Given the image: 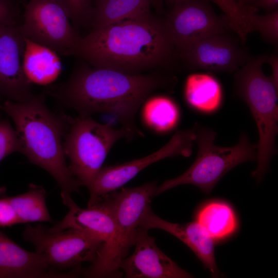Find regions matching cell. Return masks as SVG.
Segmentation results:
<instances>
[{"mask_svg": "<svg viewBox=\"0 0 278 278\" xmlns=\"http://www.w3.org/2000/svg\"><path fill=\"white\" fill-rule=\"evenodd\" d=\"M240 4L244 6H247V4L254 2L255 0H237Z\"/></svg>", "mask_w": 278, "mask_h": 278, "instance_id": "obj_31", "label": "cell"}, {"mask_svg": "<svg viewBox=\"0 0 278 278\" xmlns=\"http://www.w3.org/2000/svg\"><path fill=\"white\" fill-rule=\"evenodd\" d=\"M155 181L133 188H123L101 197L111 208L115 230L111 241L101 247L95 260L82 271L87 277H120L119 266L134 246L141 217L155 196Z\"/></svg>", "mask_w": 278, "mask_h": 278, "instance_id": "obj_4", "label": "cell"}, {"mask_svg": "<svg viewBox=\"0 0 278 278\" xmlns=\"http://www.w3.org/2000/svg\"><path fill=\"white\" fill-rule=\"evenodd\" d=\"M147 230L138 227L135 250L121 260L119 268L128 278H189L193 276L180 268L157 246Z\"/></svg>", "mask_w": 278, "mask_h": 278, "instance_id": "obj_14", "label": "cell"}, {"mask_svg": "<svg viewBox=\"0 0 278 278\" xmlns=\"http://www.w3.org/2000/svg\"><path fill=\"white\" fill-rule=\"evenodd\" d=\"M23 65L29 81L40 85L50 84L59 76L62 68L57 53L26 38Z\"/></svg>", "mask_w": 278, "mask_h": 278, "instance_id": "obj_18", "label": "cell"}, {"mask_svg": "<svg viewBox=\"0 0 278 278\" xmlns=\"http://www.w3.org/2000/svg\"><path fill=\"white\" fill-rule=\"evenodd\" d=\"M152 2V0H98L94 3L93 29L149 13Z\"/></svg>", "mask_w": 278, "mask_h": 278, "instance_id": "obj_20", "label": "cell"}, {"mask_svg": "<svg viewBox=\"0 0 278 278\" xmlns=\"http://www.w3.org/2000/svg\"><path fill=\"white\" fill-rule=\"evenodd\" d=\"M195 140L194 129L177 131L170 141L153 153L121 164L102 167L88 189L89 199L95 201L128 182L149 165L165 158L189 157Z\"/></svg>", "mask_w": 278, "mask_h": 278, "instance_id": "obj_11", "label": "cell"}, {"mask_svg": "<svg viewBox=\"0 0 278 278\" xmlns=\"http://www.w3.org/2000/svg\"><path fill=\"white\" fill-rule=\"evenodd\" d=\"M271 66L272 75L271 76L275 84L278 85V59L275 55L267 56L266 62Z\"/></svg>", "mask_w": 278, "mask_h": 278, "instance_id": "obj_30", "label": "cell"}, {"mask_svg": "<svg viewBox=\"0 0 278 278\" xmlns=\"http://www.w3.org/2000/svg\"><path fill=\"white\" fill-rule=\"evenodd\" d=\"M266 56L248 59L235 74V92L246 102L258 132L256 169L252 176L259 182L275 153L278 132L277 87L263 71Z\"/></svg>", "mask_w": 278, "mask_h": 278, "instance_id": "obj_5", "label": "cell"}, {"mask_svg": "<svg viewBox=\"0 0 278 278\" xmlns=\"http://www.w3.org/2000/svg\"><path fill=\"white\" fill-rule=\"evenodd\" d=\"M252 7L262 8L269 12L277 9L278 0H255Z\"/></svg>", "mask_w": 278, "mask_h": 278, "instance_id": "obj_29", "label": "cell"}, {"mask_svg": "<svg viewBox=\"0 0 278 278\" xmlns=\"http://www.w3.org/2000/svg\"><path fill=\"white\" fill-rule=\"evenodd\" d=\"M167 84V79L159 75L129 74L86 63L77 66L66 81L47 86L43 93L79 116L112 114L140 135L134 121L137 111L152 92Z\"/></svg>", "mask_w": 278, "mask_h": 278, "instance_id": "obj_1", "label": "cell"}, {"mask_svg": "<svg viewBox=\"0 0 278 278\" xmlns=\"http://www.w3.org/2000/svg\"><path fill=\"white\" fill-rule=\"evenodd\" d=\"M71 276L52 269L39 253L24 249L0 230V278Z\"/></svg>", "mask_w": 278, "mask_h": 278, "instance_id": "obj_16", "label": "cell"}, {"mask_svg": "<svg viewBox=\"0 0 278 278\" xmlns=\"http://www.w3.org/2000/svg\"><path fill=\"white\" fill-rule=\"evenodd\" d=\"M97 1H98V0H93V1L94 2V3H95V2H97Z\"/></svg>", "mask_w": 278, "mask_h": 278, "instance_id": "obj_34", "label": "cell"}, {"mask_svg": "<svg viewBox=\"0 0 278 278\" xmlns=\"http://www.w3.org/2000/svg\"><path fill=\"white\" fill-rule=\"evenodd\" d=\"M180 52L190 67L214 72H235L249 59L243 48L224 33L202 39Z\"/></svg>", "mask_w": 278, "mask_h": 278, "instance_id": "obj_13", "label": "cell"}, {"mask_svg": "<svg viewBox=\"0 0 278 278\" xmlns=\"http://www.w3.org/2000/svg\"><path fill=\"white\" fill-rule=\"evenodd\" d=\"M165 1L169 3H172L174 5L175 4L178 3L184 0H165Z\"/></svg>", "mask_w": 278, "mask_h": 278, "instance_id": "obj_32", "label": "cell"}, {"mask_svg": "<svg viewBox=\"0 0 278 278\" xmlns=\"http://www.w3.org/2000/svg\"><path fill=\"white\" fill-rule=\"evenodd\" d=\"M197 220L214 240L231 235L237 226L233 209L222 202H212L205 205L199 212Z\"/></svg>", "mask_w": 278, "mask_h": 278, "instance_id": "obj_23", "label": "cell"}, {"mask_svg": "<svg viewBox=\"0 0 278 278\" xmlns=\"http://www.w3.org/2000/svg\"><path fill=\"white\" fill-rule=\"evenodd\" d=\"M25 38L14 21L0 24V98L27 102L36 95L23 68Z\"/></svg>", "mask_w": 278, "mask_h": 278, "instance_id": "obj_12", "label": "cell"}, {"mask_svg": "<svg viewBox=\"0 0 278 278\" xmlns=\"http://www.w3.org/2000/svg\"><path fill=\"white\" fill-rule=\"evenodd\" d=\"M67 14L55 0H30L20 26L27 39L63 56H76L81 37Z\"/></svg>", "mask_w": 278, "mask_h": 278, "instance_id": "obj_9", "label": "cell"}, {"mask_svg": "<svg viewBox=\"0 0 278 278\" xmlns=\"http://www.w3.org/2000/svg\"><path fill=\"white\" fill-rule=\"evenodd\" d=\"M175 49L163 19L149 12L93 29L81 38L76 56L93 67L139 74L169 64Z\"/></svg>", "mask_w": 278, "mask_h": 278, "instance_id": "obj_2", "label": "cell"}, {"mask_svg": "<svg viewBox=\"0 0 278 278\" xmlns=\"http://www.w3.org/2000/svg\"><path fill=\"white\" fill-rule=\"evenodd\" d=\"M14 21L12 10L4 0H0V24Z\"/></svg>", "mask_w": 278, "mask_h": 278, "instance_id": "obj_28", "label": "cell"}, {"mask_svg": "<svg viewBox=\"0 0 278 278\" xmlns=\"http://www.w3.org/2000/svg\"><path fill=\"white\" fill-rule=\"evenodd\" d=\"M142 117L148 128L156 132L164 133L177 126L180 119V111L171 98L157 96L144 101Z\"/></svg>", "mask_w": 278, "mask_h": 278, "instance_id": "obj_21", "label": "cell"}, {"mask_svg": "<svg viewBox=\"0 0 278 278\" xmlns=\"http://www.w3.org/2000/svg\"><path fill=\"white\" fill-rule=\"evenodd\" d=\"M198 144L197 158L192 166L180 176L158 186L155 196L176 186L192 184L209 194L228 172L238 165L256 160L257 145L251 143L246 133L240 135L238 143L232 147L214 144L216 133L196 124L193 128Z\"/></svg>", "mask_w": 278, "mask_h": 278, "instance_id": "obj_6", "label": "cell"}, {"mask_svg": "<svg viewBox=\"0 0 278 278\" xmlns=\"http://www.w3.org/2000/svg\"><path fill=\"white\" fill-rule=\"evenodd\" d=\"M136 134L129 128L114 129L91 116L71 117L63 146L70 160L71 173L81 186L89 189L114 144L121 138L131 139Z\"/></svg>", "mask_w": 278, "mask_h": 278, "instance_id": "obj_7", "label": "cell"}, {"mask_svg": "<svg viewBox=\"0 0 278 278\" xmlns=\"http://www.w3.org/2000/svg\"><path fill=\"white\" fill-rule=\"evenodd\" d=\"M16 152L22 153V146L17 132L7 119H0V162Z\"/></svg>", "mask_w": 278, "mask_h": 278, "instance_id": "obj_26", "label": "cell"}, {"mask_svg": "<svg viewBox=\"0 0 278 278\" xmlns=\"http://www.w3.org/2000/svg\"><path fill=\"white\" fill-rule=\"evenodd\" d=\"M64 9L70 20L77 24L92 21L93 0H55Z\"/></svg>", "mask_w": 278, "mask_h": 278, "instance_id": "obj_25", "label": "cell"}, {"mask_svg": "<svg viewBox=\"0 0 278 278\" xmlns=\"http://www.w3.org/2000/svg\"><path fill=\"white\" fill-rule=\"evenodd\" d=\"M255 11H250L247 15L252 31H258L267 42L276 45L278 42V10L259 15Z\"/></svg>", "mask_w": 278, "mask_h": 278, "instance_id": "obj_24", "label": "cell"}, {"mask_svg": "<svg viewBox=\"0 0 278 278\" xmlns=\"http://www.w3.org/2000/svg\"><path fill=\"white\" fill-rule=\"evenodd\" d=\"M23 237L34 246L50 268L60 272L80 268L84 262L92 263L103 244L98 236L84 230H55L41 224L27 225Z\"/></svg>", "mask_w": 278, "mask_h": 278, "instance_id": "obj_8", "label": "cell"}, {"mask_svg": "<svg viewBox=\"0 0 278 278\" xmlns=\"http://www.w3.org/2000/svg\"><path fill=\"white\" fill-rule=\"evenodd\" d=\"M46 193L41 185L31 183L28 190L21 194L6 197L12 206L20 223L53 222L46 203Z\"/></svg>", "mask_w": 278, "mask_h": 278, "instance_id": "obj_22", "label": "cell"}, {"mask_svg": "<svg viewBox=\"0 0 278 278\" xmlns=\"http://www.w3.org/2000/svg\"><path fill=\"white\" fill-rule=\"evenodd\" d=\"M163 20L172 43L179 51L202 39L231 29L227 18L216 14L205 0L175 4Z\"/></svg>", "mask_w": 278, "mask_h": 278, "instance_id": "obj_10", "label": "cell"}, {"mask_svg": "<svg viewBox=\"0 0 278 278\" xmlns=\"http://www.w3.org/2000/svg\"><path fill=\"white\" fill-rule=\"evenodd\" d=\"M5 188L0 187V227H10L19 223L17 215L6 197Z\"/></svg>", "mask_w": 278, "mask_h": 278, "instance_id": "obj_27", "label": "cell"}, {"mask_svg": "<svg viewBox=\"0 0 278 278\" xmlns=\"http://www.w3.org/2000/svg\"><path fill=\"white\" fill-rule=\"evenodd\" d=\"M2 103H3V102H2L1 99L0 98V111L2 110L1 107V106H2Z\"/></svg>", "mask_w": 278, "mask_h": 278, "instance_id": "obj_33", "label": "cell"}, {"mask_svg": "<svg viewBox=\"0 0 278 278\" xmlns=\"http://www.w3.org/2000/svg\"><path fill=\"white\" fill-rule=\"evenodd\" d=\"M185 99L188 106L203 113L218 110L222 99L221 85L214 77L207 74H193L186 79Z\"/></svg>", "mask_w": 278, "mask_h": 278, "instance_id": "obj_19", "label": "cell"}, {"mask_svg": "<svg viewBox=\"0 0 278 278\" xmlns=\"http://www.w3.org/2000/svg\"><path fill=\"white\" fill-rule=\"evenodd\" d=\"M61 197L69 210L61 220L50 227L52 229L76 228L88 231L103 240L101 247L111 241L115 230V220L111 208L103 199H100L86 208H81L74 201L71 195L61 194Z\"/></svg>", "mask_w": 278, "mask_h": 278, "instance_id": "obj_17", "label": "cell"}, {"mask_svg": "<svg viewBox=\"0 0 278 278\" xmlns=\"http://www.w3.org/2000/svg\"><path fill=\"white\" fill-rule=\"evenodd\" d=\"M45 96L43 92L25 102L5 100L1 108L14 123L22 153L53 177L61 194L71 195L79 192L81 186L69 169L63 149L62 139L71 117L51 112Z\"/></svg>", "mask_w": 278, "mask_h": 278, "instance_id": "obj_3", "label": "cell"}, {"mask_svg": "<svg viewBox=\"0 0 278 278\" xmlns=\"http://www.w3.org/2000/svg\"><path fill=\"white\" fill-rule=\"evenodd\" d=\"M139 227L147 230L161 229L175 236L192 250L209 270L212 276H219L215 258L214 239L197 221L185 224L167 221L156 215L150 205L143 214Z\"/></svg>", "mask_w": 278, "mask_h": 278, "instance_id": "obj_15", "label": "cell"}]
</instances>
